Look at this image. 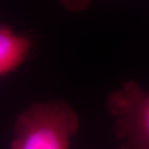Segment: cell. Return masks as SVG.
I'll return each mask as SVG.
<instances>
[{"label": "cell", "mask_w": 149, "mask_h": 149, "mask_svg": "<svg viewBox=\"0 0 149 149\" xmlns=\"http://www.w3.org/2000/svg\"><path fill=\"white\" fill-rule=\"evenodd\" d=\"M32 47L30 38L17 34L0 23V78L15 72L27 59Z\"/></svg>", "instance_id": "cell-3"}, {"label": "cell", "mask_w": 149, "mask_h": 149, "mask_svg": "<svg viewBox=\"0 0 149 149\" xmlns=\"http://www.w3.org/2000/svg\"><path fill=\"white\" fill-rule=\"evenodd\" d=\"M79 127L78 113L68 103H35L15 118L10 149H69Z\"/></svg>", "instance_id": "cell-1"}, {"label": "cell", "mask_w": 149, "mask_h": 149, "mask_svg": "<svg viewBox=\"0 0 149 149\" xmlns=\"http://www.w3.org/2000/svg\"><path fill=\"white\" fill-rule=\"evenodd\" d=\"M118 149H149V91L127 81L107 98Z\"/></svg>", "instance_id": "cell-2"}, {"label": "cell", "mask_w": 149, "mask_h": 149, "mask_svg": "<svg viewBox=\"0 0 149 149\" xmlns=\"http://www.w3.org/2000/svg\"><path fill=\"white\" fill-rule=\"evenodd\" d=\"M66 10L72 13H81L90 7L91 0H58Z\"/></svg>", "instance_id": "cell-4"}]
</instances>
